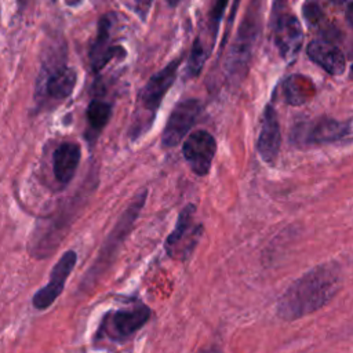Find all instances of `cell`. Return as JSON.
Segmentation results:
<instances>
[{
	"label": "cell",
	"instance_id": "cell-1",
	"mask_svg": "<svg viewBox=\"0 0 353 353\" xmlns=\"http://www.w3.org/2000/svg\"><path fill=\"white\" fill-rule=\"evenodd\" d=\"M341 270L335 263H323L298 277L280 296L277 314L292 321L321 309L339 291Z\"/></svg>",
	"mask_w": 353,
	"mask_h": 353
},
{
	"label": "cell",
	"instance_id": "cell-2",
	"mask_svg": "<svg viewBox=\"0 0 353 353\" xmlns=\"http://www.w3.org/2000/svg\"><path fill=\"white\" fill-rule=\"evenodd\" d=\"M181 62L182 57L172 59L163 69L152 74L146 84L138 92L137 108L132 116L131 125L128 128V138L131 141L139 139L152 128L164 97L176 80V73Z\"/></svg>",
	"mask_w": 353,
	"mask_h": 353
},
{
	"label": "cell",
	"instance_id": "cell-3",
	"mask_svg": "<svg viewBox=\"0 0 353 353\" xmlns=\"http://www.w3.org/2000/svg\"><path fill=\"white\" fill-rule=\"evenodd\" d=\"M146 197H148V189H143L142 192H139L135 196V199L130 203V205L125 208V211L117 219L114 228L105 239L102 248L98 252L97 259L92 262L91 268L85 273L84 281L81 283V288L91 287L92 284H95L97 280L112 266L119 248L123 245V243L127 239V236L130 234L135 221L138 219L141 210L143 208V204L146 201Z\"/></svg>",
	"mask_w": 353,
	"mask_h": 353
},
{
	"label": "cell",
	"instance_id": "cell-4",
	"mask_svg": "<svg viewBox=\"0 0 353 353\" xmlns=\"http://www.w3.org/2000/svg\"><path fill=\"white\" fill-rule=\"evenodd\" d=\"M76 83L77 73L73 68L66 65L65 57H48L41 66L36 83L34 101L37 109H51L68 99L76 87Z\"/></svg>",
	"mask_w": 353,
	"mask_h": 353
},
{
	"label": "cell",
	"instance_id": "cell-5",
	"mask_svg": "<svg viewBox=\"0 0 353 353\" xmlns=\"http://www.w3.org/2000/svg\"><path fill=\"white\" fill-rule=\"evenodd\" d=\"M150 307L139 299H132L127 306L105 313L97 330L95 339L110 343H125L150 319Z\"/></svg>",
	"mask_w": 353,
	"mask_h": 353
},
{
	"label": "cell",
	"instance_id": "cell-6",
	"mask_svg": "<svg viewBox=\"0 0 353 353\" xmlns=\"http://www.w3.org/2000/svg\"><path fill=\"white\" fill-rule=\"evenodd\" d=\"M194 212L193 203H188L179 211L175 226L164 241V250L170 258L186 261L194 251L203 234V225L194 222Z\"/></svg>",
	"mask_w": 353,
	"mask_h": 353
},
{
	"label": "cell",
	"instance_id": "cell-7",
	"mask_svg": "<svg viewBox=\"0 0 353 353\" xmlns=\"http://www.w3.org/2000/svg\"><path fill=\"white\" fill-rule=\"evenodd\" d=\"M295 142L306 145H325L353 139V117L339 121L330 117H320L295 127L292 132Z\"/></svg>",
	"mask_w": 353,
	"mask_h": 353
},
{
	"label": "cell",
	"instance_id": "cell-8",
	"mask_svg": "<svg viewBox=\"0 0 353 353\" xmlns=\"http://www.w3.org/2000/svg\"><path fill=\"white\" fill-rule=\"evenodd\" d=\"M201 109H203V105L196 98L181 99L171 110L167 119V123L163 128L161 138H160L161 146L164 149H171L178 146L196 124L201 113Z\"/></svg>",
	"mask_w": 353,
	"mask_h": 353
},
{
	"label": "cell",
	"instance_id": "cell-9",
	"mask_svg": "<svg viewBox=\"0 0 353 353\" xmlns=\"http://www.w3.org/2000/svg\"><path fill=\"white\" fill-rule=\"evenodd\" d=\"M216 153V141L214 135L205 130L190 132L182 145V154L190 170L197 176H205Z\"/></svg>",
	"mask_w": 353,
	"mask_h": 353
},
{
	"label": "cell",
	"instance_id": "cell-10",
	"mask_svg": "<svg viewBox=\"0 0 353 353\" xmlns=\"http://www.w3.org/2000/svg\"><path fill=\"white\" fill-rule=\"evenodd\" d=\"M77 262V254L73 250H68L62 254V256L57 261L50 272L48 283L37 290L32 296V305L37 310L48 309L62 294L66 280L70 276L74 265Z\"/></svg>",
	"mask_w": 353,
	"mask_h": 353
},
{
	"label": "cell",
	"instance_id": "cell-11",
	"mask_svg": "<svg viewBox=\"0 0 353 353\" xmlns=\"http://www.w3.org/2000/svg\"><path fill=\"white\" fill-rule=\"evenodd\" d=\"M112 22L113 18L109 14L102 15V18L98 22L97 34L90 48V65L94 73H101L112 59L117 57H125V50L121 46L110 44Z\"/></svg>",
	"mask_w": 353,
	"mask_h": 353
},
{
	"label": "cell",
	"instance_id": "cell-12",
	"mask_svg": "<svg viewBox=\"0 0 353 353\" xmlns=\"http://www.w3.org/2000/svg\"><path fill=\"white\" fill-rule=\"evenodd\" d=\"M274 46L280 57L291 61L299 52L303 43V30L292 14H279L273 28Z\"/></svg>",
	"mask_w": 353,
	"mask_h": 353
},
{
	"label": "cell",
	"instance_id": "cell-13",
	"mask_svg": "<svg viewBox=\"0 0 353 353\" xmlns=\"http://www.w3.org/2000/svg\"><path fill=\"white\" fill-rule=\"evenodd\" d=\"M281 146V131L276 110L272 105L263 109V116L256 139V150L261 159L268 164H274Z\"/></svg>",
	"mask_w": 353,
	"mask_h": 353
},
{
	"label": "cell",
	"instance_id": "cell-14",
	"mask_svg": "<svg viewBox=\"0 0 353 353\" xmlns=\"http://www.w3.org/2000/svg\"><path fill=\"white\" fill-rule=\"evenodd\" d=\"M81 160V146L77 142H62L52 153V174L59 186H68Z\"/></svg>",
	"mask_w": 353,
	"mask_h": 353
},
{
	"label": "cell",
	"instance_id": "cell-15",
	"mask_svg": "<svg viewBox=\"0 0 353 353\" xmlns=\"http://www.w3.org/2000/svg\"><path fill=\"white\" fill-rule=\"evenodd\" d=\"M307 57L319 65L321 69H324L331 76H339L345 72L346 68V59L343 52L332 44L328 40L324 39H316L312 40L307 46Z\"/></svg>",
	"mask_w": 353,
	"mask_h": 353
},
{
	"label": "cell",
	"instance_id": "cell-16",
	"mask_svg": "<svg viewBox=\"0 0 353 353\" xmlns=\"http://www.w3.org/2000/svg\"><path fill=\"white\" fill-rule=\"evenodd\" d=\"M112 109L113 103L106 101L105 98H92L90 101L85 110L87 127L84 134L90 145H92L97 141V138L102 134L103 128L108 125L112 117Z\"/></svg>",
	"mask_w": 353,
	"mask_h": 353
},
{
	"label": "cell",
	"instance_id": "cell-17",
	"mask_svg": "<svg viewBox=\"0 0 353 353\" xmlns=\"http://www.w3.org/2000/svg\"><path fill=\"white\" fill-rule=\"evenodd\" d=\"M316 94L313 81L303 74H291L284 83V97L287 103L292 106L309 102Z\"/></svg>",
	"mask_w": 353,
	"mask_h": 353
},
{
	"label": "cell",
	"instance_id": "cell-18",
	"mask_svg": "<svg viewBox=\"0 0 353 353\" xmlns=\"http://www.w3.org/2000/svg\"><path fill=\"white\" fill-rule=\"evenodd\" d=\"M207 57H208V52L205 51L201 40L197 37L192 44V50L186 63V73L189 77H197L200 74Z\"/></svg>",
	"mask_w": 353,
	"mask_h": 353
},
{
	"label": "cell",
	"instance_id": "cell-19",
	"mask_svg": "<svg viewBox=\"0 0 353 353\" xmlns=\"http://www.w3.org/2000/svg\"><path fill=\"white\" fill-rule=\"evenodd\" d=\"M302 14L309 23H317L323 15L317 0H305L302 7Z\"/></svg>",
	"mask_w": 353,
	"mask_h": 353
},
{
	"label": "cell",
	"instance_id": "cell-20",
	"mask_svg": "<svg viewBox=\"0 0 353 353\" xmlns=\"http://www.w3.org/2000/svg\"><path fill=\"white\" fill-rule=\"evenodd\" d=\"M228 1L229 0H216L214 7H212V11H211V21H212V25H214V33L216 34V29H218V23L223 15V11L228 6Z\"/></svg>",
	"mask_w": 353,
	"mask_h": 353
},
{
	"label": "cell",
	"instance_id": "cell-21",
	"mask_svg": "<svg viewBox=\"0 0 353 353\" xmlns=\"http://www.w3.org/2000/svg\"><path fill=\"white\" fill-rule=\"evenodd\" d=\"M345 17H346L347 23L353 28V1L349 3V6L346 7V10H345Z\"/></svg>",
	"mask_w": 353,
	"mask_h": 353
},
{
	"label": "cell",
	"instance_id": "cell-22",
	"mask_svg": "<svg viewBox=\"0 0 353 353\" xmlns=\"http://www.w3.org/2000/svg\"><path fill=\"white\" fill-rule=\"evenodd\" d=\"M167 3H168L170 6H172V7H175V6L179 3V0H167Z\"/></svg>",
	"mask_w": 353,
	"mask_h": 353
},
{
	"label": "cell",
	"instance_id": "cell-23",
	"mask_svg": "<svg viewBox=\"0 0 353 353\" xmlns=\"http://www.w3.org/2000/svg\"><path fill=\"white\" fill-rule=\"evenodd\" d=\"M66 1H68V4H72V6H73V4H77L80 0H66Z\"/></svg>",
	"mask_w": 353,
	"mask_h": 353
},
{
	"label": "cell",
	"instance_id": "cell-24",
	"mask_svg": "<svg viewBox=\"0 0 353 353\" xmlns=\"http://www.w3.org/2000/svg\"><path fill=\"white\" fill-rule=\"evenodd\" d=\"M331 1H334V3H342L343 0H331Z\"/></svg>",
	"mask_w": 353,
	"mask_h": 353
},
{
	"label": "cell",
	"instance_id": "cell-25",
	"mask_svg": "<svg viewBox=\"0 0 353 353\" xmlns=\"http://www.w3.org/2000/svg\"><path fill=\"white\" fill-rule=\"evenodd\" d=\"M352 69H353V65H352Z\"/></svg>",
	"mask_w": 353,
	"mask_h": 353
}]
</instances>
